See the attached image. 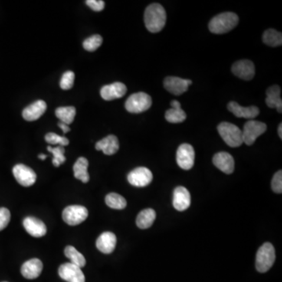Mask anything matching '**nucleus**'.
<instances>
[{
  "mask_svg": "<svg viewBox=\"0 0 282 282\" xmlns=\"http://www.w3.org/2000/svg\"><path fill=\"white\" fill-rule=\"evenodd\" d=\"M166 22L165 9L159 4L148 6L145 12V24L147 29L152 33L162 31Z\"/></svg>",
  "mask_w": 282,
  "mask_h": 282,
  "instance_id": "obj_1",
  "label": "nucleus"
},
{
  "mask_svg": "<svg viewBox=\"0 0 282 282\" xmlns=\"http://www.w3.org/2000/svg\"><path fill=\"white\" fill-rule=\"evenodd\" d=\"M238 22L239 18L234 13H222L210 21L208 28L214 34H224L234 29Z\"/></svg>",
  "mask_w": 282,
  "mask_h": 282,
  "instance_id": "obj_2",
  "label": "nucleus"
},
{
  "mask_svg": "<svg viewBox=\"0 0 282 282\" xmlns=\"http://www.w3.org/2000/svg\"><path fill=\"white\" fill-rule=\"evenodd\" d=\"M219 133L228 146L237 148L243 144L242 132L235 125L230 122H221L219 125Z\"/></svg>",
  "mask_w": 282,
  "mask_h": 282,
  "instance_id": "obj_3",
  "label": "nucleus"
},
{
  "mask_svg": "<svg viewBox=\"0 0 282 282\" xmlns=\"http://www.w3.org/2000/svg\"><path fill=\"white\" fill-rule=\"evenodd\" d=\"M275 261V250L273 244L266 242L259 249L256 257V267L260 273L268 271Z\"/></svg>",
  "mask_w": 282,
  "mask_h": 282,
  "instance_id": "obj_4",
  "label": "nucleus"
},
{
  "mask_svg": "<svg viewBox=\"0 0 282 282\" xmlns=\"http://www.w3.org/2000/svg\"><path fill=\"white\" fill-rule=\"evenodd\" d=\"M152 104V97L143 92L133 93L126 100V110L130 113H141L146 112Z\"/></svg>",
  "mask_w": 282,
  "mask_h": 282,
  "instance_id": "obj_5",
  "label": "nucleus"
},
{
  "mask_svg": "<svg viewBox=\"0 0 282 282\" xmlns=\"http://www.w3.org/2000/svg\"><path fill=\"white\" fill-rule=\"evenodd\" d=\"M267 125L259 121L250 120L246 122L242 132L243 143L252 145L259 136L267 131Z\"/></svg>",
  "mask_w": 282,
  "mask_h": 282,
  "instance_id": "obj_6",
  "label": "nucleus"
},
{
  "mask_svg": "<svg viewBox=\"0 0 282 282\" xmlns=\"http://www.w3.org/2000/svg\"><path fill=\"white\" fill-rule=\"evenodd\" d=\"M89 215L87 208L83 205H70L63 211L62 218L66 224L76 226L83 223Z\"/></svg>",
  "mask_w": 282,
  "mask_h": 282,
  "instance_id": "obj_7",
  "label": "nucleus"
},
{
  "mask_svg": "<svg viewBox=\"0 0 282 282\" xmlns=\"http://www.w3.org/2000/svg\"><path fill=\"white\" fill-rule=\"evenodd\" d=\"M195 150L191 145L183 144L177 152V162L181 169L189 170L195 164Z\"/></svg>",
  "mask_w": 282,
  "mask_h": 282,
  "instance_id": "obj_8",
  "label": "nucleus"
},
{
  "mask_svg": "<svg viewBox=\"0 0 282 282\" xmlns=\"http://www.w3.org/2000/svg\"><path fill=\"white\" fill-rule=\"evenodd\" d=\"M127 179L131 185L137 188H144L152 183L153 175L146 167H138L129 172Z\"/></svg>",
  "mask_w": 282,
  "mask_h": 282,
  "instance_id": "obj_9",
  "label": "nucleus"
},
{
  "mask_svg": "<svg viewBox=\"0 0 282 282\" xmlns=\"http://www.w3.org/2000/svg\"><path fill=\"white\" fill-rule=\"evenodd\" d=\"M13 174L17 182L23 187H31L37 181V175L33 169L23 164L16 165Z\"/></svg>",
  "mask_w": 282,
  "mask_h": 282,
  "instance_id": "obj_10",
  "label": "nucleus"
},
{
  "mask_svg": "<svg viewBox=\"0 0 282 282\" xmlns=\"http://www.w3.org/2000/svg\"><path fill=\"white\" fill-rule=\"evenodd\" d=\"M58 274L63 280L67 282H85V275L81 268L72 263H66L60 265Z\"/></svg>",
  "mask_w": 282,
  "mask_h": 282,
  "instance_id": "obj_11",
  "label": "nucleus"
},
{
  "mask_svg": "<svg viewBox=\"0 0 282 282\" xmlns=\"http://www.w3.org/2000/svg\"><path fill=\"white\" fill-rule=\"evenodd\" d=\"M192 84L190 79H184L179 77L169 76L164 80V87L172 94L181 95L188 90V86Z\"/></svg>",
  "mask_w": 282,
  "mask_h": 282,
  "instance_id": "obj_12",
  "label": "nucleus"
},
{
  "mask_svg": "<svg viewBox=\"0 0 282 282\" xmlns=\"http://www.w3.org/2000/svg\"><path fill=\"white\" fill-rule=\"evenodd\" d=\"M233 74L244 80H251L255 76V65L251 60H238L233 64Z\"/></svg>",
  "mask_w": 282,
  "mask_h": 282,
  "instance_id": "obj_13",
  "label": "nucleus"
},
{
  "mask_svg": "<svg viewBox=\"0 0 282 282\" xmlns=\"http://www.w3.org/2000/svg\"><path fill=\"white\" fill-rule=\"evenodd\" d=\"M127 92L126 85L122 83H115L103 86L100 90L102 98L105 100H112L122 97Z\"/></svg>",
  "mask_w": 282,
  "mask_h": 282,
  "instance_id": "obj_14",
  "label": "nucleus"
},
{
  "mask_svg": "<svg viewBox=\"0 0 282 282\" xmlns=\"http://www.w3.org/2000/svg\"><path fill=\"white\" fill-rule=\"evenodd\" d=\"M23 225L25 231L32 237H41L47 234L45 224L36 217H26L23 221Z\"/></svg>",
  "mask_w": 282,
  "mask_h": 282,
  "instance_id": "obj_15",
  "label": "nucleus"
},
{
  "mask_svg": "<svg viewBox=\"0 0 282 282\" xmlns=\"http://www.w3.org/2000/svg\"><path fill=\"white\" fill-rule=\"evenodd\" d=\"M172 205L178 211H185L191 205V195L187 188L178 187L174 190Z\"/></svg>",
  "mask_w": 282,
  "mask_h": 282,
  "instance_id": "obj_16",
  "label": "nucleus"
},
{
  "mask_svg": "<svg viewBox=\"0 0 282 282\" xmlns=\"http://www.w3.org/2000/svg\"><path fill=\"white\" fill-rule=\"evenodd\" d=\"M214 165L226 174H231L234 170V160L232 155L227 152H219L213 158Z\"/></svg>",
  "mask_w": 282,
  "mask_h": 282,
  "instance_id": "obj_17",
  "label": "nucleus"
},
{
  "mask_svg": "<svg viewBox=\"0 0 282 282\" xmlns=\"http://www.w3.org/2000/svg\"><path fill=\"white\" fill-rule=\"evenodd\" d=\"M117 238L116 234L109 231L103 232L96 240V248L104 254H110L116 249Z\"/></svg>",
  "mask_w": 282,
  "mask_h": 282,
  "instance_id": "obj_18",
  "label": "nucleus"
},
{
  "mask_svg": "<svg viewBox=\"0 0 282 282\" xmlns=\"http://www.w3.org/2000/svg\"><path fill=\"white\" fill-rule=\"evenodd\" d=\"M227 109L237 118L253 119L257 117L260 114V110L256 106L242 107L241 105L238 104L237 102L234 101L230 102L227 105Z\"/></svg>",
  "mask_w": 282,
  "mask_h": 282,
  "instance_id": "obj_19",
  "label": "nucleus"
},
{
  "mask_svg": "<svg viewBox=\"0 0 282 282\" xmlns=\"http://www.w3.org/2000/svg\"><path fill=\"white\" fill-rule=\"evenodd\" d=\"M47 108V103L44 100H37L24 109L22 112L23 118L28 122L37 120L45 113Z\"/></svg>",
  "mask_w": 282,
  "mask_h": 282,
  "instance_id": "obj_20",
  "label": "nucleus"
},
{
  "mask_svg": "<svg viewBox=\"0 0 282 282\" xmlns=\"http://www.w3.org/2000/svg\"><path fill=\"white\" fill-rule=\"evenodd\" d=\"M43 265L39 259H31L26 261L21 267L22 275L27 279H36L41 274Z\"/></svg>",
  "mask_w": 282,
  "mask_h": 282,
  "instance_id": "obj_21",
  "label": "nucleus"
},
{
  "mask_svg": "<svg viewBox=\"0 0 282 282\" xmlns=\"http://www.w3.org/2000/svg\"><path fill=\"white\" fill-rule=\"evenodd\" d=\"M96 149L106 155H115L119 149V139L114 135H109L96 144Z\"/></svg>",
  "mask_w": 282,
  "mask_h": 282,
  "instance_id": "obj_22",
  "label": "nucleus"
},
{
  "mask_svg": "<svg viewBox=\"0 0 282 282\" xmlns=\"http://www.w3.org/2000/svg\"><path fill=\"white\" fill-rule=\"evenodd\" d=\"M266 103L270 109H276L279 113L282 112V100L280 98V88L277 85L270 86L267 89Z\"/></svg>",
  "mask_w": 282,
  "mask_h": 282,
  "instance_id": "obj_23",
  "label": "nucleus"
},
{
  "mask_svg": "<svg viewBox=\"0 0 282 282\" xmlns=\"http://www.w3.org/2000/svg\"><path fill=\"white\" fill-rule=\"evenodd\" d=\"M88 166H89V162L84 157L78 158L73 166L75 178L85 184L90 181V175L88 173Z\"/></svg>",
  "mask_w": 282,
  "mask_h": 282,
  "instance_id": "obj_24",
  "label": "nucleus"
},
{
  "mask_svg": "<svg viewBox=\"0 0 282 282\" xmlns=\"http://www.w3.org/2000/svg\"><path fill=\"white\" fill-rule=\"evenodd\" d=\"M156 218L155 211L152 208L142 210L136 218V225L140 229H148L152 227Z\"/></svg>",
  "mask_w": 282,
  "mask_h": 282,
  "instance_id": "obj_25",
  "label": "nucleus"
},
{
  "mask_svg": "<svg viewBox=\"0 0 282 282\" xmlns=\"http://www.w3.org/2000/svg\"><path fill=\"white\" fill-rule=\"evenodd\" d=\"M64 254L70 260V263L78 266L80 268L86 265V259L83 257V255L79 253L73 246H67L64 249Z\"/></svg>",
  "mask_w": 282,
  "mask_h": 282,
  "instance_id": "obj_26",
  "label": "nucleus"
},
{
  "mask_svg": "<svg viewBox=\"0 0 282 282\" xmlns=\"http://www.w3.org/2000/svg\"><path fill=\"white\" fill-rule=\"evenodd\" d=\"M55 114L57 119H60V122L69 125L73 123L75 117H76V108L73 107V106L60 107L56 109Z\"/></svg>",
  "mask_w": 282,
  "mask_h": 282,
  "instance_id": "obj_27",
  "label": "nucleus"
},
{
  "mask_svg": "<svg viewBox=\"0 0 282 282\" xmlns=\"http://www.w3.org/2000/svg\"><path fill=\"white\" fill-rule=\"evenodd\" d=\"M108 206L114 209H124L127 205L126 200L117 193H110L105 198Z\"/></svg>",
  "mask_w": 282,
  "mask_h": 282,
  "instance_id": "obj_28",
  "label": "nucleus"
},
{
  "mask_svg": "<svg viewBox=\"0 0 282 282\" xmlns=\"http://www.w3.org/2000/svg\"><path fill=\"white\" fill-rule=\"evenodd\" d=\"M263 41L265 44L272 47L281 46V33L276 31V30L272 29V28L267 30L265 32L263 33Z\"/></svg>",
  "mask_w": 282,
  "mask_h": 282,
  "instance_id": "obj_29",
  "label": "nucleus"
},
{
  "mask_svg": "<svg viewBox=\"0 0 282 282\" xmlns=\"http://www.w3.org/2000/svg\"><path fill=\"white\" fill-rule=\"evenodd\" d=\"M165 119L170 123H181L187 119V115L181 108L169 109L165 112Z\"/></svg>",
  "mask_w": 282,
  "mask_h": 282,
  "instance_id": "obj_30",
  "label": "nucleus"
},
{
  "mask_svg": "<svg viewBox=\"0 0 282 282\" xmlns=\"http://www.w3.org/2000/svg\"><path fill=\"white\" fill-rule=\"evenodd\" d=\"M103 43V38L100 34H93L83 42V48L87 51L93 52L97 50Z\"/></svg>",
  "mask_w": 282,
  "mask_h": 282,
  "instance_id": "obj_31",
  "label": "nucleus"
},
{
  "mask_svg": "<svg viewBox=\"0 0 282 282\" xmlns=\"http://www.w3.org/2000/svg\"><path fill=\"white\" fill-rule=\"evenodd\" d=\"M47 150L54 155L53 164H54V166L59 167L61 164L65 162L66 158L64 155L65 150H64V147L58 146L57 148H51V147L48 146L47 147Z\"/></svg>",
  "mask_w": 282,
  "mask_h": 282,
  "instance_id": "obj_32",
  "label": "nucleus"
},
{
  "mask_svg": "<svg viewBox=\"0 0 282 282\" xmlns=\"http://www.w3.org/2000/svg\"><path fill=\"white\" fill-rule=\"evenodd\" d=\"M75 81V74L73 72H66L63 74L61 79H60V88L64 90H68L73 87Z\"/></svg>",
  "mask_w": 282,
  "mask_h": 282,
  "instance_id": "obj_33",
  "label": "nucleus"
},
{
  "mask_svg": "<svg viewBox=\"0 0 282 282\" xmlns=\"http://www.w3.org/2000/svg\"><path fill=\"white\" fill-rule=\"evenodd\" d=\"M45 139L47 143L50 144V145H59L62 147L69 145V140L67 138L59 136L54 133H47L45 136Z\"/></svg>",
  "mask_w": 282,
  "mask_h": 282,
  "instance_id": "obj_34",
  "label": "nucleus"
},
{
  "mask_svg": "<svg viewBox=\"0 0 282 282\" xmlns=\"http://www.w3.org/2000/svg\"><path fill=\"white\" fill-rule=\"evenodd\" d=\"M271 188L277 194L282 192V171L279 170L274 174L271 181Z\"/></svg>",
  "mask_w": 282,
  "mask_h": 282,
  "instance_id": "obj_35",
  "label": "nucleus"
},
{
  "mask_svg": "<svg viewBox=\"0 0 282 282\" xmlns=\"http://www.w3.org/2000/svg\"><path fill=\"white\" fill-rule=\"evenodd\" d=\"M11 220V213L7 208H0V231L8 226Z\"/></svg>",
  "mask_w": 282,
  "mask_h": 282,
  "instance_id": "obj_36",
  "label": "nucleus"
},
{
  "mask_svg": "<svg viewBox=\"0 0 282 282\" xmlns=\"http://www.w3.org/2000/svg\"><path fill=\"white\" fill-rule=\"evenodd\" d=\"M86 5L90 7L93 11L100 12L104 8L105 3L102 0H87L86 1Z\"/></svg>",
  "mask_w": 282,
  "mask_h": 282,
  "instance_id": "obj_37",
  "label": "nucleus"
},
{
  "mask_svg": "<svg viewBox=\"0 0 282 282\" xmlns=\"http://www.w3.org/2000/svg\"><path fill=\"white\" fill-rule=\"evenodd\" d=\"M58 126L60 129H62L64 133H68L69 131L70 130V128H69L68 125L65 124V123H63V122H59Z\"/></svg>",
  "mask_w": 282,
  "mask_h": 282,
  "instance_id": "obj_38",
  "label": "nucleus"
},
{
  "mask_svg": "<svg viewBox=\"0 0 282 282\" xmlns=\"http://www.w3.org/2000/svg\"><path fill=\"white\" fill-rule=\"evenodd\" d=\"M171 106H172V108H174V109H178V108H181V103H180L179 101H178V100H172V102H171Z\"/></svg>",
  "mask_w": 282,
  "mask_h": 282,
  "instance_id": "obj_39",
  "label": "nucleus"
},
{
  "mask_svg": "<svg viewBox=\"0 0 282 282\" xmlns=\"http://www.w3.org/2000/svg\"><path fill=\"white\" fill-rule=\"evenodd\" d=\"M278 134L280 136V139H282V124L280 123L278 126Z\"/></svg>",
  "mask_w": 282,
  "mask_h": 282,
  "instance_id": "obj_40",
  "label": "nucleus"
},
{
  "mask_svg": "<svg viewBox=\"0 0 282 282\" xmlns=\"http://www.w3.org/2000/svg\"><path fill=\"white\" fill-rule=\"evenodd\" d=\"M39 158H40L41 160H44V159H46V158H47V155L41 154V155H39Z\"/></svg>",
  "mask_w": 282,
  "mask_h": 282,
  "instance_id": "obj_41",
  "label": "nucleus"
},
{
  "mask_svg": "<svg viewBox=\"0 0 282 282\" xmlns=\"http://www.w3.org/2000/svg\"><path fill=\"white\" fill-rule=\"evenodd\" d=\"M6 282V281H5Z\"/></svg>",
  "mask_w": 282,
  "mask_h": 282,
  "instance_id": "obj_42",
  "label": "nucleus"
}]
</instances>
